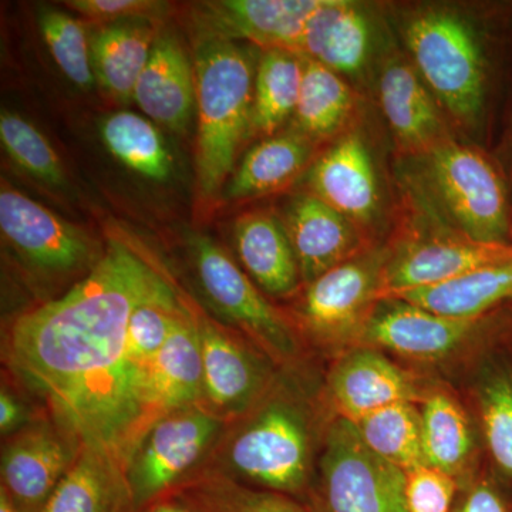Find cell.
I'll list each match as a JSON object with an SVG mask.
<instances>
[{"mask_svg": "<svg viewBox=\"0 0 512 512\" xmlns=\"http://www.w3.org/2000/svg\"><path fill=\"white\" fill-rule=\"evenodd\" d=\"M311 140L302 133L266 137L248 151L228 187L231 200H247L282 190L311 160Z\"/></svg>", "mask_w": 512, "mask_h": 512, "instance_id": "4316f807", "label": "cell"}, {"mask_svg": "<svg viewBox=\"0 0 512 512\" xmlns=\"http://www.w3.org/2000/svg\"><path fill=\"white\" fill-rule=\"evenodd\" d=\"M478 323L480 319L447 318L399 299H380L357 332L367 345L433 360L460 348Z\"/></svg>", "mask_w": 512, "mask_h": 512, "instance_id": "5bb4252c", "label": "cell"}, {"mask_svg": "<svg viewBox=\"0 0 512 512\" xmlns=\"http://www.w3.org/2000/svg\"><path fill=\"white\" fill-rule=\"evenodd\" d=\"M198 323L204 360L202 397L211 404L215 416L247 412L269 382L268 365L255 350L210 320L198 319Z\"/></svg>", "mask_w": 512, "mask_h": 512, "instance_id": "2e32d148", "label": "cell"}, {"mask_svg": "<svg viewBox=\"0 0 512 512\" xmlns=\"http://www.w3.org/2000/svg\"><path fill=\"white\" fill-rule=\"evenodd\" d=\"M198 138L195 167L204 197L220 192L234 170L254 117V69L232 40L200 36L194 56Z\"/></svg>", "mask_w": 512, "mask_h": 512, "instance_id": "7a4b0ae2", "label": "cell"}, {"mask_svg": "<svg viewBox=\"0 0 512 512\" xmlns=\"http://www.w3.org/2000/svg\"><path fill=\"white\" fill-rule=\"evenodd\" d=\"M202 500L210 512H303L281 495L256 493L224 480L207 484Z\"/></svg>", "mask_w": 512, "mask_h": 512, "instance_id": "d590c367", "label": "cell"}, {"mask_svg": "<svg viewBox=\"0 0 512 512\" xmlns=\"http://www.w3.org/2000/svg\"><path fill=\"white\" fill-rule=\"evenodd\" d=\"M353 426L363 443L392 466L406 473L426 466L421 444V416L414 403L384 407L355 421Z\"/></svg>", "mask_w": 512, "mask_h": 512, "instance_id": "4dcf8cb0", "label": "cell"}, {"mask_svg": "<svg viewBox=\"0 0 512 512\" xmlns=\"http://www.w3.org/2000/svg\"><path fill=\"white\" fill-rule=\"evenodd\" d=\"M0 512H19L2 490H0Z\"/></svg>", "mask_w": 512, "mask_h": 512, "instance_id": "60d3db41", "label": "cell"}, {"mask_svg": "<svg viewBox=\"0 0 512 512\" xmlns=\"http://www.w3.org/2000/svg\"><path fill=\"white\" fill-rule=\"evenodd\" d=\"M228 463L242 477L293 493L305 484L309 468L308 427L291 404H269L249 421L228 450Z\"/></svg>", "mask_w": 512, "mask_h": 512, "instance_id": "52a82bcc", "label": "cell"}, {"mask_svg": "<svg viewBox=\"0 0 512 512\" xmlns=\"http://www.w3.org/2000/svg\"><path fill=\"white\" fill-rule=\"evenodd\" d=\"M64 5L99 26L121 22L154 23L167 10V3L157 0H70Z\"/></svg>", "mask_w": 512, "mask_h": 512, "instance_id": "8d00e7d4", "label": "cell"}, {"mask_svg": "<svg viewBox=\"0 0 512 512\" xmlns=\"http://www.w3.org/2000/svg\"><path fill=\"white\" fill-rule=\"evenodd\" d=\"M204 394L200 323L183 308L167 342L154 359L146 396V430L177 410L197 404ZM146 433V434H147Z\"/></svg>", "mask_w": 512, "mask_h": 512, "instance_id": "e0dca14e", "label": "cell"}, {"mask_svg": "<svg viewBox=\"0 0 512 512\" xmlns=\"http://www.w3.org/2000/svg\"><path fill=\"white\" fill-rule=\"evenodd\" d=\"M454 512H507L500 495L488 483L471 488Z\"/></svg>", "mask_w": 512, "mask_h": 512, "instance_id": "f35d334b", "label": "cell"}, {"mask_svg": "<svg viewBox=\"0 0 512 512\" xmlns=\"http://www.w3.org/2000/svg\"><path fill=\"white\" fill-rule=\"evenodd\" d=\"M303 77V57L286 50H264L255 72L252 128L264 136L295 114Z\"/></svg>", "mask_w": 512, "mask_h": 512, "instance_id": "f1b7e54d", "label": "cell"}, {"mask_svg": "<svg viewBox=\"0 0 512 512\" xmlns=\"http://www.w3.org/2000/svg\"><path fill=\"white\" fill-rule=\"evenodd\" d=\"M151 512H190V511L184 510V508L177 507V505L163 504V505H158V507L154 508V510Z\"/></svg>", "mask_w": 512, "mask_h": 512, "instance_id": "b9f144b4", "label": "cell"}, {"mask_svg": "<svg viewBox=\"0 0 512 512\" xmlns=\"http://www.w3.org/2000/svg\"><path fill=\"white\" fill-rule=\"evenodd\" d=\"M136 508L126 464L109 451L82 446L40 512H133Z\"/></svg>", "mask_w": 512, "mask_h": 512, "instance_id": "603a6c76", "label": "cell"}, {"mask_svg": "<svg viewBox=\"0 0 512 512\" xmlns=\"http://www.w3.org/2000/svg\"><path fill=\"white\" fill-rule=\"evenodd\" d=\"M384 264L380 256L357 255L315 279L303 299L306 328L322 340L359 330L377 302Z\"/></svg>", "mask_w": 512, "mask_h": 512, "instance_id": "7c38bea8", "label": "cell"}, {"mask_svg": "<svg viewBox=\"0 0 512 512\" xmlns=\"http://www.w3.org/2000/svg\"><path fill=\"white\" fill-rule=\"evenodd\" d=\"M417 73L451 116L467 127L483 119L488 69L470 20L447 9L414 13L403 26Z\"/></svg>", "mask_w": 512, "mask_h": 512, "instance_id": "277c9868", "label": "cell"}, {"mask_svg": "<svg viewBox=\"0 0 512 512\" xmlns=\"http://www.w3.org/2000/svg\"><path fill=\"white\" fill-rule=\"evenodd\" d=\"M320 0H218L195 8L200 36L244 39L264 50L301 53L303 33Z\"/></svg>", "mask_w": 512, "mask_h": 512, "instance_id": "8fae6325", "label": "cell"}, {"mask_svg": "<svg viewBox=\"0 0 512 512\" xmlns=\"http://www.w3.org/2000/svg\"><path fill=\"white\" fill-rule=\"evenodd\" d=\"M456 493L453 477L427 466L407 473L409 512H450Z\"/></svg>", "mask_w": 512, "mask_h": 512, "instance_id": "74e56055", "label": "cell"}, {"mask_svg": "<svg viewBox=\"0 0 512 512\" xmlns=\"http://www.w3.org/2000/svg\"><path fill=\"white\" fill-rule=\"evenodd\" d=\"M380 106L400 146L414 156L450 140L437 101L413 64L392 56L379 74Z\"/></svg>", "mask_w": 512, "mask_h": 512, "instance_id": "ac0fdd59", "label": "cell"}, {"mask_svg": "<svg viewBox=\"0 0 512 512\" xmlns=\"http://www.w3.org/2000/svg\"><path fill=\"white\" fill-rule=\"evenodd\" d=\"M0 229L6 241L30 265L50 274H66L96 258L87 232L2 181Z\"/></svg>", "mask_w": 512, "mask_h": 512, "instance_id": "9c48e42d", "label": "cell"}, {"mask_svg": "<svg viewBox=\"0 0 512 512\" xmlns=\"http://www.w3.org/2000/svg\"><path fill=\"white\" fill-rule=\"evenodd\" d=\"M303 57V77L295 121L299 131L313 140L333 136L348 120L355 96L340 74Z\"/></svg>", "mask_w": 512, "mask_h": 512, "instance_id": "83f0119b", "label": "cell"}, {"mask_svg": "<svg viewBox=\"0 0 512 512\" xmlns=\"http://www.w3.org/2000/svg\"><path fill=\"white\" fill-rule=\"evenodd\" d=\"M39 28L64 76L80 89H92V50L82 20L59 10L46 9L39 15Z\"/></svg>", "mask_w": 512, "mask_h": 512, "instance_id": "836d02e7", "label": "cell"}, {"mask_svg": "<svg viewBox=\"0 0 512 512\" xmlns=\"http://www.w3.org/2000/svg\"><path fill=\"white\" fill-rule=\"evenodd\" d=\"M329 396L340 419L355 421L397 403H414L413 380L376 350H357L340 360L329 380Z\"/></svg>", "mask_w": 512, "mask_h": 512, "instance_id": "ffe728a7", "label": "cell"}, {"mask_svg": "<svg viewBox=\"0 0 512 512\" xmlns=\"http://www.w3.org/2000/svg\"><path fill=\"white\" fill-rule=\"evenodd\" d=\"M0 140L9 157L30 177L49 187L66 185V174L55 148L28 120L12 111H2Z\"/></svg>", "mask_w": 512, "mask_h": 512, "instance_id": "d6a6232c", "label": "cell"}, {"mask_svg": "<svg viewBox=\"0 0 512 512\" xmlns=\"http://www.w3.org/2000/svg\"><path fill=\"white\" fill-rule=\"evenodd\" d=\"M511 247H512V241H511Z\"/></svg>", "mask_w": 512, "mask_h": 512, "instance_id": "7bdbcfd3", "label": "cell"}, {"mask_svg": "<svg viewBox=\"0 0 512 512\" xmlns=\"http://www.w3.org/2000/svg\"><path fill=\"white\" fill-rule=\"evenodd\" d=\"M320 476L329 512H409L406 471L376 456L348 420L330 426Z\"/></svg>", "mask_w": 512, "mask_h": 512, "instance_id": "5b68a950", "label": "cell"}, {"mask_svg": "<svg viewBox=\"0 0 512 512\" xmlns=\"http://www.w3.org/2000/svg\"><path fill=\"white\" fill-rule=\"evenodd\" d=\"M101 137L110 153L134 173L154 181L170 177V151L151 121L131 111H117L101 124Z\"/></svg>", "mask_w": 512, "mask_h": 512, "instance_id": "1f68e13d", "label": "cell"}, {"mask_svg": "<svg viewBox=\"0 0 512 512\" xmlns=\"http://www.w3.org/2000/svg\"><path fill=\"white\" fill-rule=\"evenodd\" d=\"M220 427V417L197 406L156 421L127 463L137 507L163 493L194 467Z\"/></svg>", "mask_w": 512, "mask_h": 512, "instance_id": "ba28073f", "label": "cell"}, {"mask_svg": "<svg viewBox=\"0 0 512 512\" xmlns=\"http://www.w3.org/2000/svg\"><path fill=\"white\" fill-rule=\"evenodd\" d=\"M23 421H25V409L22 404L8 390L2 389V393H0V429H2V433L8 434L22 429Z\"/></svg>", "mask_w": 512, "mask_h": 512, "instance_id": "ab89813d", "label": "cell"}, {"mask_svg": "<svg viewBox=\"0 0 512 512\" xmlns=\"http://www.w3.org/2000/svg\"><path fill=\"white\" fill-rule=\"evenodd\" d=\"M507 262H512L511 245L478 244L460 235L410 242L386 259L377 301Z\"/></svg>", "mask_w": 512, "mask_h": 512, "instance_id": "4fadbf2b", "label": "cell"}, {"mask_svg": "<svg viewBox=\"0 0 512 512\" xmlns=\"http://www.w3.org/2000/svg\"><path fill=\"white\" fill-rule=\"evenodd\" d=\"M384 299H399L447 318L481 319L485 312L512 299V262L485 266L444 284Z\"/></svg>", "mask_w": 512, "mask_h": 512, "instance_id": "484cf974", "label": "cell"}, {"mask_svg": "<svg viewBox=\"0 0 512 512\" xmlns=\"http://www.w3.org/2000/svg\"><path fill=\"white\" fill-rule=\"evenodd\" d=\"M156 39L153 22L99 26L90 36L94 77L119 103L133 100Z\"/></svg>", "mask_w": 512, "mask_h": 512, "instance_id": "d4e9b609", "label": "cell"}, {"mask_svg": "<svg viewBox=\"0 0 512 512\" xmlns=\"http://www.w3.org/2000/svg\"><path fill=\"white\" fill-rule=\"evenodd\" d=\"M282 222L306 285L359 254L362 239L355 222L312 192L293 197Z\"/></svg>", "mask_w": 512, "mask_h": 512, "instance_id": "9a60e30c", "label": "cell"}, {"mask_svg": "<svg viewBox=\"0 0 512 512\" xmlns=\"http://www.w3.org/2000/svg\"><path fill=\"white\" fill-rule=\"evenodd\" d=\"M191 249L198 281L211 308L247 333L269 356L284 360L295 356L298 340L291 325L227 251L207 237L192 239Z\"/></svg>", "mask_w": 512, "mask_h": 512, "instance_id": "8992f818", "label": "cell"}, {"mask_svg": "<svg viewBox=\"0 0 512 512\" xmlns=\"http://www.w3.org/2000/svg\"><path fill=\"white\" fill-rule=\"evenodd\" d=\"M133 100L151 120L175 133L190 123L197 103L195 69L174 35H157Z\"/></svg>", "mask_w": 512, "mask_h": 512, "instance_id": "44dd1931", "label": "cell"}, {"mask_svg": "<svg viewBox=\"0 0 512 512\" xmlns=\"http://www.w3.org/2000/svg\"><path fill=\"white\" fill-rule=\"evenodd\" d=\"M417 158L421 197L444 225L478 244L511 245L507 184L484 154L447 140Z\"/></svg>", "mask_w": 512, "mask_h": 512, "instance_id": "3957f363", "label": "cell"}, {"mask_svg": "<svg viewBox=\"0 0 512 512\" xmlns=\"http://www.w3.org/2000/svg\"><path fill=\"white\" fill-rule=\"evenodd\" d=\"M82 444L47 421L13 434L2 451V488L19 512H40L73 467Z\"/></svg>", "mask_w": 512, "mask_h": 512, "instance_id": "30bf717a", "label": "cell"}, {"mask_svg": "<svg viewBox=\"0 0 512 512\" xmlns=\"http://www.w3.org/2000/svg\"><path fill=\"white\" fill-rule=\"evenodd\" d=\"M420 416L424 463L456 478L473 446L466 414L451 397L437 393L424 402Z\"/></svg>", "mask_w": 512, "mask_h": 512, "instance_id": "f546056e", "label": "cell"}, {"mask_svg": "<svg viewBox=\"0 0 512 512\" xmlns=\"http://www.w3.org/2000/svg\"><path fill=\"white\" fill-rule=\"evenodd\" d=\"M163 279L136 249L111 239L83 281L20 316L10 332L12 365L45 394L64 429L124 464L130 458L123 373L128 320Z\"/></svg>", "mask_w": 512, "mask_h": 512, "instance_id": "6da1fadb", "label": "cell"}, {"mask_svg": "<svg viewBox=\"0 0 512 512\" xmlns=\"http://www.w3.org/2000/svg\"><path fill=\"white\" fill-rule=\"evenodd\" d=\"M485 439L497 466L512 478V379L498 376L485 384L480 399Z\"/></svg>", "mask_w": 512, "mask_h": 512, "instance_id": "e575fe53", "label": "cell"}, {"mask_svg": "<svg viewBox=\"0 0 512 512\" xmlns=\"http://www.w3.org/2000/svg\"><path fill=\"white\" fill-rule=\"evenodd\" d=\"M373 50V25L348 0H320L303 33L301 53L338 74L362 72Z\"/></svg>", "mask_w": 512, "mask_h": 512, "instance_id": "7402d4cb", "label": "cell"}, {"mask_svg": "<svg viewBox=\"0 0 512 512\" xmlns=\"http://www.w3.org/2000/svg\"><path fill=\"white\" fill-rule=\"evenodd\" d=\"M234 234L239 259L259 288L279 298L296 292L301 272L284 222L269 212H248L235 222Z\"/></svg>", "mask_w": 512, "mask_h": 512, "instance_id": "cb8c5ba5", "label": "cell"}, {"mask_svg": "<svg viewBox=\"0 0 512 512\" xmlns=\"http://www.w3.org/2000/svg\"><path fill=\"white\" fill-rule=\"evenodd\" d=\"M311 192L350 221L370 224L379 211V183L372 154L357 134H348L309 171Z\"/></svg>", "mask_w": 512, "mask_h": 512, "instance_id": "d6986e66", "label": "cell"}]
</instances>
